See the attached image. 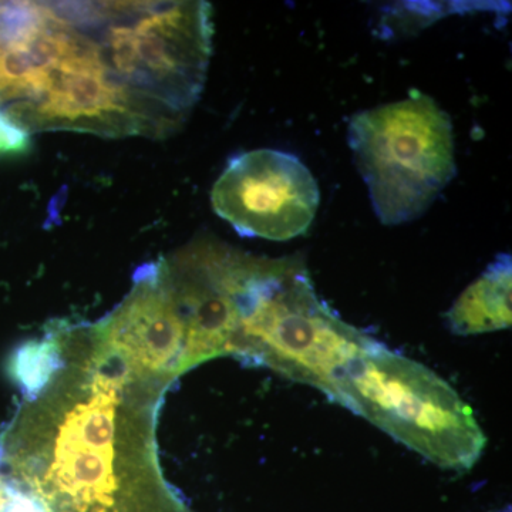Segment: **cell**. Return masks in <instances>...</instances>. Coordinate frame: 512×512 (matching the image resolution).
I'll return each mask as SVG.
<instances>
[{
  "label": "cell",
  "mask_w": 512,
  "mask_h": 512,
  "mask_svg": "<svg viewBox=\"0 0 512 512\" xmlns=\"http://www.w3.org/2000/svg\"><path fill=\"white\" fill-rule=\"evenodd\" d=\"M63 367L0 437V467L49 512H184L158 467L167 384L136 375L96 325H50Z\"/></svg>",
  "instance_id": "1"
},
{
  "label": "cell",
  "mask_w": 512,
  "mask_h": 512,
  "mask_svg": "<svg viewBox=\"0 0 512 512\" xmlns=\"http://www.w3.org/2000/svg\"><path fill=\"white\" fill-rule=\"evenodd\" d=\"M6 120L23 133L165 138L184 124L173 33L150 2H22Z\"/></svg>",
  "instance_id": "2"
},
{
  "label": "cell",
  "mask_w": 512,
  "mask_h": 512,
  "mask_svg": "<svg viewBox=\"0 0 512 512\" xmlns=\"http://www.w3.org/2000/svg\"><path fill=\"white\" fill-rule=\"evenodd\" d=\"M235 313L229 355L316 387L335 402L350 365L376 340L320 301L301 258H262L215 244Z\"/></svg>",
  "instance_id": "3"
},
{
  "label": "cell",
  "mask_w": 512,
  "mask_h": 512,
  "mask_svg": "<svg viewBox=\"0 0 512 512\" xmlns=\"http://www.w3.org/2000/svg\"><path fill=\"white\" fill-rule=\"evenodd\" d=\"M335 403L448 470H470L487 443L473 409L446 380L377 340L350 365Z\"/></svg>",
  "instance_id": "4"
},
{
  "label": "cell",
  "mask_w": 512,
  "mask_h": 512,
  "mask_svg": "<svg viewBox=\"0 0 512 512\" xmlns=\"http://www.w3.org/2000/svg\"><path fill=\"white\" fill-rule=\"evenodd\" d=\"M348 140L384 225L419 220L456 177L450 117L426 94L360 111Z\"/></svg>",
  "instance_id": "5"
},
{
  "label": "cell",
  "mask_w": 512,
  "mask_h": 512,
  "mask_svg": "<svg viewBox=\"0 0 512 512\" xmlns=\"http://www.w3.org/2000/svg\"><path fill=\"white\" fill-rule=\"evenodd\" d=\"M211 204L242 237L289 241L311 228L320 191L298 157L265 148L229 161L212 187Z\"/></svg>",
  "instance_id": "6"
},
{
  "label": "cell",
  "mask_w": 512,
  "mask_h": 512,
  "mask_svg": "<svg viewBox=\"0 0 512 512\" xmlns=\"http://www.w3.org/2000/svg\"><path fill=\"white\" fill-rule=\"evenodd\" d=\"M94 325L103 342L136 375L170 386L187 372L184 325L164 259L138 268L126 299Z\"/></svg>",
  "instance_id": "7"
},
{
  "label": "cell",
  "mask_w": 512,
  "mask_h": 512,
  "mask_svg": "<svg viewBox=\"0 0 512 512\" xmlns=\"http://www.w3.org/2000/svg\"><path fill=\"white\" fill-rule=\"evenodd\" d=\"M512 261L500 255L488 265L447 312L451 332L481 335L510 328L512 320Z\"/></svg>",
  "instance_id": "8"
},
{
  "label": "cell",
  "mask_w": 512,
  "mask_h": 512,
  "mask_svg": "<svg viewBox=\"0 0 512 512\" xmlns=\"http://www.w3.org/2000/svg\"><path fill=\"white\" fill-rule=\"evenodd\" d=\"M62 367V349L52 330L47 328L43 338L26 340L13 349L6 362V373L25 402H32L52 383Z\"/></svg>",
  "instance_id": "9"
},
{
  "label": "cell",
  "mask_w": 512,
  "mask_h": 512,
  "mask_svg": "<svg viewBox=\"0 0 512 512\" xmlns=\"http://www.w3.org/2000/svg\"><path fill=\"white\" fill-rule=\"evenodd\" d=\"M3 512H49L42 501L8 478V501Z\"/></svg>",
  "instance_id": "10"
}]
</instances>
